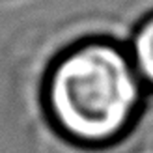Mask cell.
I'll use <instances>...</instances> for the list:
<instances>
[{
  "label": "cell",
  "mask_w": 153,
  "mask_h": 153,
  "mask_svg": "<svg viewBox=\"0 0 153 153\" xmlns=\"http://www.w3.org/2000/svg\"><path fill=\"white\" fill-rule=\"evenodd\" d=\"M144 82L127 52L108 43H86L52 67L45 105L64 140L84 149L120 142L142 108Z\"/></svg>",
  "instance_id": "cell-1"
},
{
  "label": "cell",
  "mask_w": 153,
  "mask_h": 153,
  "mask_svg": "<svg viewBox=\"0 0 153 153\" xmlns=\"http://www.w3.org/2000/svg\"><path fill=\"white\" fill-rule=\"evenodd\" d=\"M129 58L144 86L153 88V17L142 22L140 28L136 30Z\"/></svg>",
  "instance_id": "cell-2"
}]
</instances>
